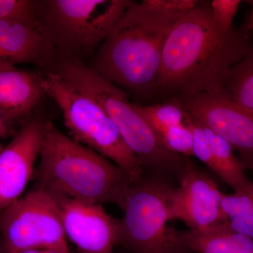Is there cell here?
<instances>
[{
    "label": "cell",
    "mask_w": 253,
    "mask_h": 253,
    "mask_svg": "<svg viewBox=\"0 0 253 253\" xmlns=\"http://www.w3.org/2000/svg\"><path fill=\"white\" fill-rule=\"evenodd\" d=\"M210 2L201 1L169 33L153 99L222 92L226 73L252 48L246 24L229 33L221 31Z\"/></svg>",
    "instance_id": "cell-1"
},
{
    "label": "cell",
    "mask_w": 253,
    "mask_h": 253,
    "mask_svg": "<svg viewBox=\"0 0 253 253\" xmlns=\"http://www.w3.org/2000/svg\"><path fill=\"white\" fill-rule=\"evenodd\" d=\"M183 16L130 1L86 66L129 95L153 99L165 43Z\"/></svg>",
    "instance_id": "cell-2"
},
{
    "label": "cell",
    "mask_w": 253,
    "mask_h": 253,
    "mask_svg": "<svg viewBox=\"0 0 253 253\" xmlns=\"http://www.w3.org/2000/svg\"><path fill=\"white\" fill-rule=\"evenodd\" d=\"M33 176L37 186L52 194L119 208L137 181L107 158L65 135L50 121L44 126L40 163Z\"/></svg>",
    "instance_id": "cell-3"
},
{
    "label": "cell",
    "mask_w": 253,
    "mask_h": 253,
    "mask_svg": "<svg viewBox=\"0 0 253 253\" xmlns=\"http://www.w3.org/2000/svg\"><path fill=\"white\" fill-rule=\"evenodd\" d=\"M51 71L102 106L144 169L178 175L184 170L189 163L188 158L173 154L163 146L134 104L129 101V94L126 91L78 60L58 59Z\"/></svg>",
    "instance_id": "cell-4"
},
{
    "label": "cell",
    "mask_w": 253,
    "mask_h": 253,
    "mask_svg": "<svg viewBox=\"0 0 253 253\" xmlns=\"http://www.w3.org/2000/svg\"><path fill=\"white\" fill-rule=\"evenodd\" d=\"M130 1L41 0L38 28L57 59L82 61L109 36Z\"/></svg>",
    "instance_id": "cell-5"
},
{
    "label": "cell",
    "mask_w": 253,
    "mask_h": 253,
    "mask_svg": "<svg viewBox=\"0 0 253 253\" xmlns=\"http://www.w3.org/2000/svg\"><path fill=\"white\" fill-rule=\"evenodd\" d=\"M46 94L56 101L71 139L112 161L135 181L144 168L123 139L108 113L91 96L65 81L57 73L44 76Z\"/></svg>",
    "instance_id": "cell-6"
},
{
    "label": "cell",
    "mask_w": 253,
    "mask_h": 253,
    "mask_svg": "<svg viewBox=\"0 0 253 253\" xmlns=\"http://www.w3.org/2000/svg\"><path fill=\"white\" fill-rule=\"evenodd\" d=\"M174 189L158 178H141L126 191L121 208L120 239L134 253H176L186 247L181 231L168 226Z\"/></svg>",
    "instance_id": "cell-7"
},
{
    "label": "cell",
    "mask_w": 253,
    "mask_h": 253,
    "mask_svg": "<svg viewBox=\"0 0 253 253\" xmlns=\"http://www.w3.org/2000/svg\"><path fill=\"white\" fill-rule=\"evenodd\" d=\"M0 230L8 253L35 249L71 253L58 200L38 186L1 212Z\"/></svg>",
    "instance_id": "cell-8"
},
{
    "label": "cell",
    "mask_w": 253,
    "mask_h": 253,
    "mask_svg": "<svg viewBox=\"0 0 253 253\" xmlns=\"http://www.w3.org/2000/svg\"><path fill=\"white\" fill-rule=\"evenodd\" d=\"M208 129L227 141L247 168L253 164V111L228 96L202 93L173 97Z\"/></svg>",
    "instance_id": "cell-9"
},
{
    "label": "cell",
    "mask_w": 253,
    "mask_h": 253,
    "mask_svg": "<svg viewBox=\"0 0 253 253\" xmlns=\"http://www.w3.org/2000/svg\"><path fill=\"white\" fill-rule=\"evenodd\" d=\"M180 184L173 189L169 202V219H179L190 230H207L227 221L222 209L224 194L209 176L191 164L179 174Z\"/></svg>",
    "instance_id": "cell-10"
},
{
    "label": "cell",
    "mask_w": 253,
    "mask_h": 253,
    "mask_svg": "<svg viewBox=\"0 0 253 253\" xmlns=\"http://www.w3.org/2000/svg\"><path fill=\"white\" fill-rule=\"evenodd\" d=\"M54 195L66 239L78 252L113 253L119 243V219L106 212L102 205Z\"/></svg>",
    "instance_id": "cell-11"
},
{
    "label": "cell",
    "mask_w": 253,
    "mask_h": 253,
    "mask_svg": "<svg viewBox=\"0 0 253 253\" xmlns=\"http://www.w3.org/2000/svg\"><path fill=\"white\" fill-rule=\"evenodd\" d=\"M45 123L32 118L0 149V212L22 197L34 176Z\"/></svg>",
    "instance_id": "cell-12"
},
{
    "label": "cell",
    "mask_w": 253,
    "mask_h": 253,
    "mask_svg": "<svg viewBox=\"0 0 253 253\" xmlns=\"http://www.w3.org/2000/svg\"><path fill=\"white\" fill-rule=\"evenodd\" d=\"M45 95L44 76L0 60V114L10 126L31 114Z\"/></svg>",
    "instance_id": "cell-13"
},
{
    "label": "cell",
    "mask_w": 253,
    "mask_h": 253,
    "mask_svg": "<svg viewBox=\"0 0 253 253\" xmlns=\"http://www.w3.org/2000/svg\"><path fill=\"white\" fill-rule=\"evenodd\" d=\"M0 60L53 67L57 56L38 27L0 21Z\"/></svg>",
    "instance_id": "cell-14"
},
{
    "label": "cell",
    "mask_w": 253,
    "mask_h": 253,
    "mask_svg": "<svg viewBox=\"0 0 253 253\" xmlns=\"http://www.w3.org/2000/svg\"><path fill=\"white\" fill-rule=\"evenodd\" d=\"M186 247L199 253H253V239L233 230L228 221L207 230L181 231Z\"/></svg>",
    "instance_id": "cell-15"
},
{
    "label": "cell",
    "mask_w": 253,
    "mask_h": 253,
    "mask_svg": "<svg viewBox=\"0 0 253 253\" xmlns=\"http://www.w3.org/2000/svg\"><path fill=\"white\" fill-rule=\"evenodd\" d=\"M202 126L214 157V173L232 188L234 191L242 189L251 181L245 172L244 165L236 157L234 149L227 141L204 125Z\"/></svg>",
    "instance_id": "cell-16"
},
{
    "label": "cell",
    "mask_w": 253,
    "mask_h": 253,
    "mask_svg": "<svg viewBox=\"0 0 253 253\" xmlns=\"http://www.w3.org/2000/svg\"><path fill=\"white\" fill-rule=\"evenodd\" d=\"M222 209L233 230L253 239V182L234 194H224Z\"/></svg>",
    "instance_id": "cell-17"
},
{
    "label": "cell",
    "mask_w": 253,
    "mask_h": 253,
    "mask_svg": "<svg viewBox=\"0 0 253 253\" xmlns=\"http://www.w3.org/2000/svg\"><path fill=\"white\" fill-rule=\"evenodd\" d=\"M223 89L236 102L253 111V46L226 73Z\"/></svg>",
    "instance_id": "cell-18"
},
{
    "label": "cell",
    "mask_w": 253,
    "mask_h": 253,
    "mask_svg": "<svg viewBox=\"0 0 253 253\" xmlns=\"http://www.w3.org/2000/svg\"><path fill=\"white\" fill-rule=\"evenodd\" d=\"M134 106L138 113L152 128L158 138L171 126L181 124L185 121V110L173 98L166 100L162 104H134Z\"/></svg>",
    "instance_id": "cell-19"
},
{
    "label": "cell",
    "mask_w": 253,
    "mask_h": 253,
    "mask_svg": "<svg viewBox=\"0 0 253 253\" xmlns=\"http://www.w3.org/2000/svg\"><path fill=\"white\" fill-rule=\"evenodd\" d=\"M41 0H0V21L38 27Z\"/></svg>",
    "instance_id": "cell-20"
},
{
    "label": "cell",
    "mask_w": 253,
    "mask_h": 253,
    "mask_svg": "<svg viewBox=\"0 0 253 253\" xmlns=\"http://www.w3.org/2000/svg\"><path fill=\"white\" fill-rule=\"evenodd\" d=\"M163 146L173 153L188 158L193 154V134L185 121L171 126L159 136Z\"/></svg>",
    "instance_id": "cell-21"
},
{
    "label": "cell",
    "mask_w": 253,
    "mask_h": 253,
    "mask_svg": "<svg viewBox=\"0 0 253 253\" xmlns=\"http://www.w3.org/2000/svg\"><path fill=\"white\" fill-rule=\"evenodd\" d=\"M185 122L193 134V154L213 172H215V163L212 150L201 122L192 115L186 113Z\"/></svg>",
    "instance_id": "cell-22"
},
{
    "label": "cell",
    "mask_w": 253,
    "mask_h": 253,
    "mask_svg": "<svg viewBox=\"0 0 253 253\" xmlns=\"http://www.w3.org/2000/svg\"><path fill=\"white\" fill-rule=\"evenodd\" d=\"M241 0H212L210 2L213 21L218 28L229 33L234 29L233 21L240 5Z\"/></svg>",
    "instance_id": "cell-23"
},
{
    "label": "cell",
    "mask_w": 253,
    "mask_h": 253,
    "mask_svg": "<svg viewBox=\"0 0 253 253\" xmlns=\"http://www.w3.org/2000/svg\"><path fill=\"white\" fill-rule=\"evenodd\" d=\"M201 2V0H143L140 3L148 9L183 16Z\"/></svg>",
    "instance_id": "cell-24"
},
{
    "label": "cell",
    "mask_w": 253,
    "mask_h": 253,
    "mask_svg": "<svg viewBox=\"0 0 253 253\" xmlns=\"http://www.w3.org/2000/svg\"><path fill=\"white\" fill-rule=\"evenodd\" d=\"M10 131V125L6 122V120L0 114V139L6 137L9 134ZM2 146H0V149Z\"/></svg>",
    "instance_id": "cell-25"
},
{
    "label": "cell",
    "mask_w": 253,
    "mask_h": 253,
    "mask_svg": "<svg viewBox=\"0 0 253 253\" xmlns=\"http://www.w3.org/2000/svg\"><path fill=\"white\" fill-rule=\"evenodd\" d=\"M248 2L251 5V11L245 24H246L247 33H249V35L251 34L253 36V0H251V1H248Z\"/></svg>",
    "instance_id": "cell-26"
},
{
    "label": "cell",
    "mask_w": 253,
    "mask_h": 253,
    "mask_svg": "<svg viewBox=\"0 0 253 253\" xmlns=\"http://www.w3.org/2000/svg\"><path fill=\"white\" fill-rule=\"evenodd\" d=\"M16 253H61L59 251L52 249H35L27 250V251H21Z\"/></svg>",
    "instance_id": "cell-27"
},
{
    "label": "cell",
    "mask_w": 253,
    "mask_h": 253,
    "mask_svg": "<svg viewBox=\"0 0 253 253\" xmlns=\"http://www.w3.org/2000/svg\"><path fill=\"white\" fill-rule=\"evenodd\" d=\"M247 168H249V169H251V172H252L253 174V164L251 165V166H249Z\"/></svg>",
    "instance_id": "cell-28"
},
{
    "label": "cell",
    "mask_w": 253,
    "mask_h": 253,
    "mask_svg": "<svg viewBox=\"0 0 253 253\" xmlns=\"http://www.w3.org/2000/svg\"></svg>",
    "instance_id": "cell-29"
}]
</instances>
